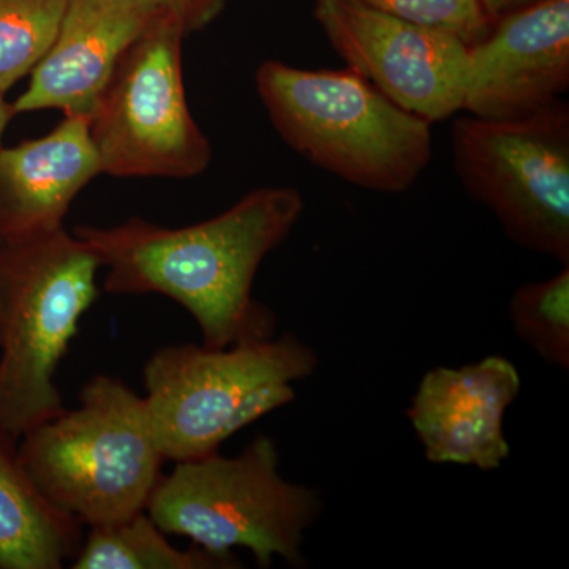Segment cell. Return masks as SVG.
<instances>
[{
  "mask_svg": "<svg viewBox=\"0 0 569 569\" xmlns=\"http://www.w3.org/2000/svg\"><path fill=\"white\" fill-rule=\"evenodd\" d=\"M305 212L293 187H261L227 211L183 228L148 220L116 227H77L102 268L110 295H162L181 305L203 346L228 348L276 337L277 318L253 298L258 269Z\"/></svg>",
  "mask_w": 569,
  "mask_h": 569,
  "instance_id": "cell-1",
  "label": "cell"
},
{
  "mask_svg": "<svg viewBox=\"0 0 569 569\" xmlns=\"http://www.w3.org/2000/svg\"><path fill=\"white\" fill-rule=\"evenodd\" d=\"M257 92L272 126L320 170L381 193L410 189L432 159L430 123L355 70L258 67Z\"/></svg>",
  "mask_w": 569,
  "mask_h": 569,
  "instance_id": "cell-2",
  "label": "cell"
},
{
  "mask_svg": "<svg viewBox=\"0 0 569 569\" xmlns=\"http://www.w3.org/2000/svg\"><path fill=\"white\" fill-rule=\"evenodd\" d=\"M100 268L66 228L0 244V427L14 440L66 410L54 377Z\"/></svg>",
  "mask_w": 569,
  "mask_h": 569,
  "instance_id": "cell-3",
  "label": "cell"
},
{
  "mask_svg": "<svg viewBox=\"0 0 569 569\" xmlns=\"http://www.w3.org/2000/svg\"><path fill=\"white\" fill-rule=\"evenodd\" d=\"M18 456L40 492L91 529L146 511L164 462L144 397L111 376L93 377L80 406L26 432Z\"/></svg>",
  "mask_w": 569,
  "mask_h": 569,
  "instance_id": "cell-4",
  "label": "cell"
},
{
  "mask_svg": "<svg viewBox=\"0 0 569 569\" xmlns=\"http://www.w3.org/2000/svg\"><path fill=\"white\" fill-rule=\"evenodd\" d=\"M276 441L258 436L236 458L219 451L176 462L149 500V518L167 535L192 539L216 553L244 548L258 567L276 557L306 565L302 542L320 516L317 490L288 481Z\"/></svg>",
  "mask_w": 569,
  "mask_h": 569,
  "instance_id": "cell-5",
  "label": "cell"
},
{
  "mask_svg": "<svg viewBox=\"0 0 569 569\" xmlns=\"http://www.w3.org/2000/svg\"><path fill=\"white\" fill-rule=\"evenodd\" d=\"M456 173L523 249L569 264V107L518 119L463 116L451 129Z\"/></svg>",
  "mask_w": 569,
  "mask_h": 569,
  "instance_id": "cell-6",
  "label": "cell"
},
{
  "mask_svg": "<svg viewBox=\"0 0 569 569\" xmlns=\"http://www.w3.org/2000/svg\"><path fill=\"white\" fill-rule=\"evenodd\" d=\"M186 36L160 14L123 56L89 118L100 173L190 179L208 170L211 142L194 122L183 84Z\"/></svg>",
  "mask_w": 569,
  "mask_h": 569,
  "instance_id": "cell-7",
  "label": "cell"
},
{
  "mask_svg": "<svg viewBox=\"0 0 569 569\" xmlns=\"http://www.w3.org/2000/svg\"><path fill=\"white\" fill-rule=\"evenodd\" d=\"M320 359L295 335L220 348L171 346L146 362V410L164 460L203 458L233 437V418L263 385L293 383Z\"/></svg>",
  "mask_w": 569,
  "mask_h": 569,
  "instance_id": "cell-8",
  "label": "cell"
},
{
  "mask_svg": "<svg viewBox=\"0 0 569 569\" xmlns=\"http://www.w3.org/2000/svg\"><path fill=\"white\" fill-rule=\"evenodd\" d=\"M313 13L348 69L403 110L430 123L462 111L470 47L458 37L359 0H316Z\"/></svg>",
  "mask_w": 569,
  "mask_h": 569,
  "instance_id": "cell-9",
  "label": "cell"
},
{
  "mask_svg": "<svg viewBox=\"0 0 569 569\" xmlns=\"http://www.w3.org/2000/svg\"><path fill=\"white\" fill-rule=\"evenodd\" d=\"M569 88V0H541L493 22L470 47L462 110L518 119L560 102Z\"/></svg>",
  "mask_w": 569,
  "mask_h": 569,
  "instance_id": "cell-10",
  "label": "cell"
},
{
  "mask_svg": "<svg viewBox=\"0 0 569 569\" xmlns=\"http://www.w3.org/2000/svg\"><path fill=\"white\" fill-rule=\"evenodd\" d=\"M520 387L518 369L503 356L429 370L407 410L426 459L482 471L500 468L511 452L505 415Z\"/></svg>",
  "mask_w": 569,
  "mask_h": 569,
  "instance_id": "cell-11",
  "label": "cell"
},
{
  "mask_svg": "<svg viewBox=\"0 0 569 569\" xmlns=\"http://www.w3.org/2000/svg\"><path fill=\"white\" fill-rule=\"evenodd\" d=\"M160 14L149 0H69L50 50L11 103L14 116L59 110L89 121L123 56Z\"/></svg>",
  "mask_w": 569,
  "mask_h": 569,
  "instance_id": "cell-12",
  "label": "cell"
},
{
  "mask_svg": "<svg viewBox=\"0 0 569 569\" xmlns=\"http://www.w3.org/2000/svg\"><path fill=\"white\" fill-rule=\"evenodd\" d=\"M97 174L86 118L66 116L44 137L0 146V244L61 230L74 198Z\"/></svg>",
  "mask_w": 569,
  "mask_h": 569,
  "instance_id": "cell-13",
  "label": "cell"
},
{
  "mask_svg": "<svg viewBox=\"0 0 569 569\" xmlns=\"http://www.w3.org/2000/svg\"><path fill=\"white\" fill-rule=\"evenodd\" d=\"M82 545V523L56 508L0 427V569H61Z\"/></svg>",
  "mask_w": 569,
  "mask_h": 569,
  "instance_id": "cell-14",
  "label": "cell"
},
{
  "mask_svg": "<svg viewBox=\"0 0 569 569\" xmlns=\"http://www.w3.org/2000/svg\"><path fill=\"white\" fill-rule=\"evenodd\" d=\"M164 531L142 511L122 522L93 527L82 539L73 569H234L241 560L230 553H216L197 546L174 548Z\"/></svg>",
  "mask_w": 569,
  "mask_h": 569,
  "instance_id": "cell-15",
  "label": "cell"
},
{
  "mask_svg": "<svg viewBox=\"0 0 569 569\" xmlns=\"http://www.w3.org/2000/svg\"><path fill=\"white\" fill-rule=\"evenodd\" d=\"M67 6L69 0H0V96L39 66Z\"/></svg>",
  "mask_w": 569,
  "mask_h": 569,
  "instance_id": "cell-16",
  "label": "cell"
},
{
  "mask_svg": "<svg viewBox=\"0 0 569 569\" xmlns=\"http://www.w3.org/2000/svg\"><path fill=\"white\" fill-rule=\"evenodd\" d=\"M516 335L548 365L569 369V264L542 282L526 283L509 302Z\"/></svg>",
  "mask_w": 569,
  "mask_h": 569,
  "instance_id": "cell-17",
  "label": "cell"
},
{
  "mask_svg": "<svg viewBox=\"0 0 569 569\" xmlns=\"http://www.w3.org/2000/svg\"><path fill=\"white\" fill-rule=\"evenodd\" d=\"M392 17L452 33L475 47L492 31L493 21L479 0H359Z\"/></svg>",
  "mask_w": 569,
  "mask_h": 569,
  "instance_id": "cell-18",
  "label": "cell"
},
{
  "mask_svg": "<svg viewBox=\"0 0 569 569\" xmlns=\"http://www.w3.org/2000/svg\"><path fill=\"white\" fill-rule=\"evenodd\" d=\"M164 17L178 22L183 32L203 31L220 17L230 0H149Z\"/></svg>",
  "mask_w": 569,
  "mask_h": 569,
  "instance_id": "cell-19",
  "label": "cell"
},
{
  "mask_svg": "<svg viewBox=\"0 0 569 569\" xmlns=\"http://www.w3.org/2000/svg\"><path fill=\"white\" fill-rule=\"evenodd\" d=\"M541 2V0H479L482 9L490 20L496 22L505 14L512 13V11L526 9V7L533 6V3Z\"/></svg>",
  "mask_w": 569,
  "mask_h": 569,
  "instance_id": "cell-20",
  "label": "cell"
},
{
  "mask_svg": "<svg viewBox=\"0 0 569 569\" xmlns=\"http://www.w3.org/2000/svg\"><path fill=\"white\" fill-rule=\"evenodd\" d=\"M14 118L13 108H11V103L7 102L3 99V96H0V146H2L3 134H6L7 127L11 119Z\"/></svg>",
  "mask_w": 569,
  "mask_h": 569,
  "instance_id": "cell-21",
  "label": "cell"
}]
</instances>
